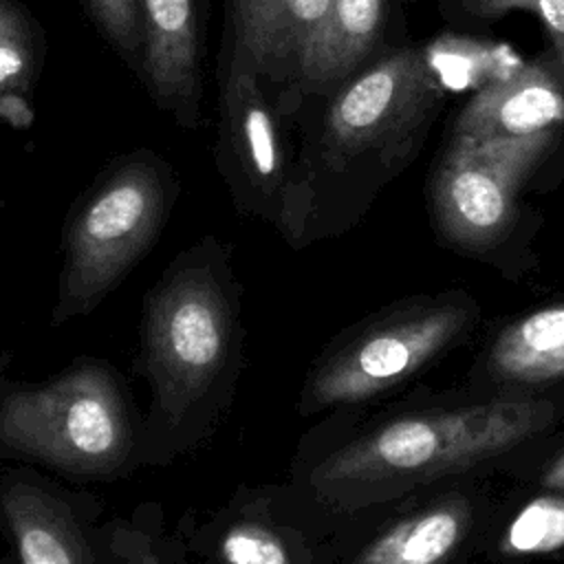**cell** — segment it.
<instances>
[{"label": "cell", "instance_id": "1", "mask_svg": "<svg viewBox=\"0 0 564 564\" xmlns=\"http://www.w3.org/2000/svg\"><path fill=\"white\" fill-rule=\"evenodd\" d=\"M231 245L205 236L145 291L132 372L150 388L141 467H165L225 421L245 368L242 284Z\"/></svg>", "mask_w": 564, "mask_h": 564}, {"label": "cell", "instance_id": "2", "mask_svg": "<svg viewBox=\"0 0 564 564\" xmlns=\"http://www.w3.org/2000/svg\"><path fill=\"white\" fill-rule=\"evenodd\" d=\"M555 419L553 403L529 399L403 414L324 449L302 441L284 485L319 522V516L359 511L421 480L505 454Z\"/></svg>", "mask_w": 564, "mask_h": 564}, {"label": "cell", "instance_id": "3", "mask_svg": "<svg viewBox=\"0 0 564 564\" xmlns=\"http://www.w3.org/2000/svg\"><path fill=\"white\" fill-rule=\"evenodd\" d=\"M143 414L108 359L82 355L42 381H0V460L73 480H115L141 467Z\"/></svg>", "mask_w": 564, "mask_h": 564}, {"label": "cell", "instance_id": "4", "mask_svg": "<svg viewBox=\"0 0 564 564\" xmlns=\"http://www.w3.org/2000/svg\"><path fill=\"white\" fill-rule=\"evenodd\" d=\"M176 181L148 150L112 161L73 203L62 234V267L51 324L93 313L156 245Z\"/></svg>", "mask_w": 564, "mask_h": 564}, {"label": "cell", "instance_id": "5", "mask_svg": "<svg viewBox=\"0 0 564 564\" xmlns=\"http://www.w3.org/2000/svg\"><path fill=\"white\" fill-rule=\"evenodd\" d=\"M0 531L18 564H170L178 546L159 505L104 518L101 498L26 463L0 469Z\"/></svg>", "mask_w": 564, "mask_h": 564}, {"label": "cell", "instance_id": "6", "mask_svg": "<svg viewBox=\"0 0 564 564\" xmlns=\"http://www.w3.org/2000/svg\"><path fill=\"white\" fill-rule=\"evenodd\" d=\"M443 86L421 46H394L344 79L328 99L319 159L333 174L375 159L401 167L423 143Z\"/></svg>", "mask_w": 564, "mask_h": 564}, {"label": "cell", "instance_id": "7", "mask_svg": "<svg viewBox=\"0 0 564 564\" xmlns=\"http://www.w3.org/2000/svg\"><path fill=\"white\" fill-rule=\"evenodd\" d=\"M469 322L460 304H432L370 319L330 341L308 368L297 412L311 416L375 399L441 355Z\"/></svg>", "mask_w": 564, "mask_h": 564}, {"label": "cell", "instance_id": "8", "mask_svg": "<svg viewBox=\"0 0 564 564\" xmlns=\"http://www.w3.org/2000/svg\"><path fill=\"white\" fill-rule=\"evenodd\" d=\"M564 130V82L551 53L476 90L449 139L507 167L524 183L553 154Z\"/></svg>", "mask_w": 564, "mask_h": 564}, {"label": "cell", "instance_id": "9", "mask_svg": "<svg viewBox=\"0 0 564 564\" xmlns=\"http://www.w3.org/2000/svg\"><path fill=\"white\" fill-rule=\"evenodd\" d=\"M218 165L240 212L291 231L300 172L291 165L282 126L267 99L260 75L231 64L223 88V123Z\"/></svg>", "mask_w": 564, "mask_h": 564}, {"label": "cell", "instance_id": "10", "mask_svg": "<svg viewBox=\"0 0 564 564\" xmlns=\"http://www.w3.org/2000/svg\"><path fill=\"white\" fill-rule=\"evenodd\" d=\"M315 522L286 485H240L203 520L183 516L174 533L198 564H324Z\"/></svg>", "mask_w": 564, "mask_h": 564}, {"label": "cell", "instance_id": "11", "mask_svg": "<svg viewBox=\"0 0 564 564\" xmlns=\"http://www.w3.org/2000/svg\"><path fill=\"white\" fill-rule=\"evenodd\" d=\"M522 185L507 167L447 139L430 174V207L438 234L471 251L498 245L518 218Z\"/></svg>", "mask_w": 564, "mask_h": 564}, {"label": "cell", "instance_id": "12", "mask_svg": "<svg viewBox=\"0 0 564 564\" xmlns=\"http://www.w3.org/2000/svg\"><path fill=\"white\" fill-rule=\"evenodd\" d=\"M139 70L154 101L183 128L200 119V40L194 0H139Z\"/></svg>", "mask_w": 564, "mask_h": 564}, {"label": "cell", "instance_id": "13", "mask_svg": "<svg viewBox=\"0 0 564 564\" xmlns=\"http://www.w3.org/2000/svg\"><path fill=\"white\" fill-rule=\"evenodd\" d=\"M388 24V0H333L326 26L293 77L306 93L335 90L377 57Z\"/></svg>", "mask_w": 564, "mask_h": 564}, {"label": "cell", "instance_id": "14", "mask_svg": "<svg viewBox=\"0 0 564 564\" xmlns=\"http://www.w3.org/2000/svg\"><path fill=\"white\" fill-rule=\"evenodd\" d=\"M469 520L465 500L436 502L375 533L348 564H445L463 542Z\"/></svg>", "mask_w": 564, "mask_h": 564}, {"label": "cell", "instance_id": "15", "mask_svg": "<svg viewBox=\"0 0 564 564\" xmlns=\"http://www.w3.org/2000/svg\"><path fill=\"white\" fill-rule=\"evenodd\" d=\"M487 366L507 383L564 379V304L531 311L505 326L489 348Z\"/></svg>", "mask_w": 564, "mask_h": 564}, {"label": "cell", "instance_id": "16", "mask_svg": "<svg viewBox=\"0 0 564 564\" xmlns=\"http://www.w3.org/2000/svg\"><path fill=\"white\" fill-rule=\"evenodd\" d=\"M42 59L40 35L29 15L11 0H0V95L26 93Z\"/></svg>", "mask_w": 564, "mask_h": 564}, {"label": "cell", "instance_id": "17", "mask_svg": "<svg viewBox=\"0 0 564 564\" xmlns=\"http://www.w3.org/2000/svg\"><path fill=\"white\" fill-rule=\"evenodd\" d=\"M280 0H234L236 48L231 64H242L258 75L278 70Z\"/></svg>", "mask_w": 564, "mask_h": 564}, {"label": "cell", "instance_id": "18", "mask_svg": "<svg viewBox=\"0 0 564 564\" xmlns=\"http://www.w3.org/2000/svg\"><path fill=\"white\" fill-rule=\"evenodd\" d=\"M333 0H280V22H278V70L293 62V73L297 64L317 44Z\"/></svg>", "mask_w": 564, "mask_h": 564}, {"label": "cell", "instance_id": "19", "mask_svg": "<svg viewBox=\"0 0 564 564\" xmlns=\"http://www.w3.org/2000/svg\"><path fill=\"white\" fill-rule=\"evenodd\" d=\"M564 544V500H533L513 520L505 535V549L513 553H544Z\"/></svg>", "mask_w": 564, "mask_h": 564}, {"label": "cell", "instance_id": "20", "mask_svg": "<svg viewBox=\"0 0 564 564\" xmlns=\"http://www.w3.org/2000/svg\"><path fill=\"white\" fill-rule=\"evenodd\" d=\"M90 20L121 57L139 68L141 2L139 0H82Z\"/></svg>", "mask_w": 564, "mask_h": 564}, {"label": "cell", "instance_id": "21", "mask_svg": "<svg viewBox=\"0 0 564 564\" xmlns=\"http://www.w3.org/2000/svg\"><path fill=\"white\" fill-rule=\"evenodd\" d=\"M467 4L482 18H498L509 9L533 11L546 29L551 42L549 53L553 55L564 82V0H467Z\"/></svg>", "mask_w": 564, "mask_h": 564}, {"label": "cell", "instance_id": "22", "mask_svg": "<svg viewBox=\"0 0 564 564\" xmlns=\"http://www.w3.org/2000/svg\"><path fill=\"white\" fill-rule=\"evenodd\" d=\"M544 487L555 489V491H564V454L546 469Z\"/></svg>", "mask_w": 564, "mask_h": 564}, {"label": "cell", "instance_id": "23", "mask_svg": "<svg viewBox=\"0 0 564 564\" xmlns=\"http://www.w3.org/2000/svg\"><path fill=\"white\" fill-rule=\"evenodd\" d=\"M11 364H13V350L2 348L0 350V381L7 377V370L11 368Z\"/></svg>", "mask_w": 564, "mask_h": 564}, {"label": "cell", "instance_id": "24", "mask_svg": "<svg viewBox=\"0 0 564 564\" xmlns=\"http://www.w3.org/2000/svg\"><path fill=\"white\" fill-rule=\"evenodd\" d=\"M0 564H18V560H15V555H11V557H0Z\"/></svg>", "mask_w": 564, "mask_h": 564}]
</instances>
